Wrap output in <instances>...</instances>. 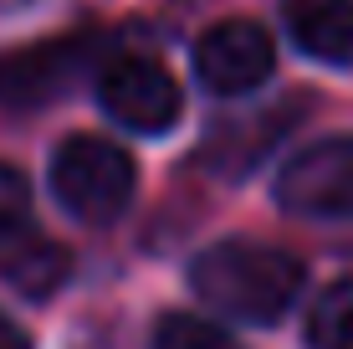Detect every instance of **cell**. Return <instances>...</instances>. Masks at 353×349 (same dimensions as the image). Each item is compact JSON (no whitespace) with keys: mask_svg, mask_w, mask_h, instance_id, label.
I'll list each match as a JSON object with an SVG mask.
<instances>
[{"mask_svg":"<svg viewBox=\"0 0 353 349\" xmlns=\"http://www.w3.org/2000/svg\"><path fill=\"white\" fill-rule=\"evenodd\" d=\"M26 221H31V185L21 170L0 164V247L26 236Z\"/></svg>","mask_w":353,"mask_h":349,"instance_id":"cell-11","label":"cell"},{"mask_svg":"<svg viewBox=\"0 0 353 349\" xmlns=\"http://www.w3.org/2000/svg\"><path fill=\"white\" fill-rule=\"evenodd\" d=\"M133 160L118 149L113 139L77 134L52 154V190L57 200L88 226H103L113 216H123L133 200Z\"/></svg>","mask_w":353,"mask_h":349,"instance_id":"cell-2","label":"cell"},{"mask_svg":"<svg viewBox=\"0 0 353 349\" xmlns=\"http://www.w3.org/2000/svg\"><path fill=\"white\" fill-rule=\"evenodd\" d=\"M272 67H276V46L256 21H221L194 41V72L221 98L261 88L272 77Z\"/></svg>","mask_w":353,"mask_h":349,"instance_id":"cell-6","label":"cell"},{"mask_svg":"<svg viewBox=\"0 0 353 349\" xmlns=\"http://www.w3.org/2000/svg\"><path fill=\"white\" fill-rule=\"evenodd\" d=\"M190 283L215 314L241 323H272L302 287V262L266 242H221L200 252Z\"/></svg>","mask_w":353,"mask_h":349,"instance_id":"cell-1","label":"cell"},{"mask_svg":"<svg viewBox=\"0 0 353 349\" xmlns=\"http://www.w3.org/2000/svg\"><path fill=\"white\" fill-rule=\"evenodd\" d=\"M276 200L292 216H353V139L333 134L292 154L276 180Z\"/></svg>","mask_w":353,"mask_h":349,"instance_id":"cell-3","label":"cell"},{"mask_svg":"<svg viewBox=\"0 0 353 349\" xmlns=\"http://www.w3.org/2000/svg\"><path fill=\"white\" fill-rule=\"evenodd\" d=\"M97 98L118 124L139 129V134H164L179 118V103H185L179 82L154 57H113L97 77Z\"/></svg>","mask_w":353,"mask_h":349,"instance_id":"cell-4","label":"cell"},{"mask_svg":"<svg viewBox=\"0 0 353 349\" xmlns=\"http://www.w3.org/2000/svg\"><path fill=\"white\" fill-rule=\"evenodd\" d=\"M307 344L312 349H353V278L333 283L318 298L307 319Z\"/></svg>","mask_w":353,"mask_h":349,"instance_id":"cell-9","label":"cell"},{"mask_svg":"<svg viewBox=\"0 0 353 349\" xmlns=\"http://www.w3.org/2000/svg\"><path fill=\"white\" fill-rule=\"evenodd\" d=\"M154 349H241L221 323L210 319H190V314H169L154 329Z\"/></svg>","mask_w":353,"mask_h":349,"instance_id":"cell-10","label":"cell"},{"mask_svg":"<svg viewBox=\"0 0 353 349\" xmlns=\"http://www.w3.org/2000/svg\"><path fill=\"white\" fill-rule=\"evenodd\" d=\"M0 349H31L26 329H21L16 319H6V314H0Z\"/></svg>","mask_w":353,"mask_h":349,"instance_id":"cell-12","label":"cell"},{"mask_svg":"<svg viewBox=\"0 0 353 349\" xmlns=\"http://www.w3.org/2000/svg\"><path fill=\"white\" fill-rule=\"evenodd\" d=\"M282 21L307 57L353 67V0H282Z\"/></svg>","mask_w":353,"mask_h":349,"instance_id":"cell-7","label":"cell"},{"mask_svg":"<svg viewBox=\"0 0 353 349\" xmlns=\"http://www.w3.org/2000/svg\"><path fill=\"white\" fill-rule=\"evenodd\" d=\"M0 272H6V283L16 287V293L46 298L57 283H62V272H67V252L41 242V236H16L10 252L0 257Z\"/></svg>","mask_w":353,"mask_h":349,"instance_id":"cell-8","label":"cell"},{"mask_svg":"<svg viewBox=\"0 0 353 349\" xmlns=\"http://www.w3.org/2000/svg\"><path fill=\"white\" fill-rule=\"evenodd\" d=\"M97 41L92 36H57L41 46H21V52L0 57V108H41L62 98L82 67L92 62Z\"/></svg>","mask_w":353,"mask_h":349,"instance_id":"cell-5","label":"cell"}]
</instances>
